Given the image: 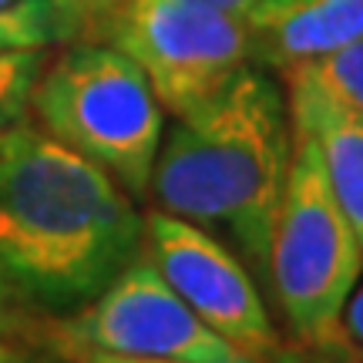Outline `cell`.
I'll list each match as a JSON object with an SVG mask.
<instances>
[{
  "instance_id": "30bf717a",
  "label": "cell",
  "mask_w": 363,
  "mask_h": 363,
  "mask_svg": "<svg viewBox=\"0 0 363 363\" xmlns=\"http://www.w3.org/2000/svg\"><path fill=\"white\" fill-rule=\"evenodd\" d=\"M88 17L61 0H11L0 7V54L48 51L57 40L81 38Z\"/></svg>"
},
{
  "instance_id": "4fadbf2b",
  "label": "cell",
  "mask_w": 363,
  "mask_h": 363,
  "mask_svg": "<svg viewBox=\"0 0 363 363\" xmlns=\"http://www.w3.org/2000/svg\"><path fill=\"white\" fill-rule=\"evenodd\" d=\"M24 293L4 276L0 269V337H24V333H38V326L30 323Z\"/></svg>"
},
{
  "instance_id": "52a82bcc",
  "label": "cell",
  "mask_w": 363,
  "mask_h": 363,
  "mask_svg": "<svg viewBox=\"0 0 363 363\" xmlns=\"http://www.w3.org/2000/svg\"><path fill=\"white\" fill-rule=\"evenodd\" d=\"M142 249L208 330L229 340L252 363H276L283 357V343L256 279L206 225L155 208L145 216Z\"/></svg>"
},
{
  "instance_id": "ba28073f",
  "label": "cell",
  "mask_w": 363,
  "mask_h": 363,
  "mask_svg": "<svg viewBox=\"0 0 363 363\" xmlns=\"http://www.w3.org/2000/svg\"><path fill=\"white\" fill-rule=\"evenodd\" d=\"M283 74L289 88L286 98L289 125L293 131L313 138L333 199L350 219L363 246V115L337 104L299 71H283Z\"/></svg>"
},
{
  "instance_id": "e0dca14e",
  "label": "cell",
  "mask_w": 363,
  "mask_h": 363,
  "mask_svg": "<svg viewBox=\"0 0 363 363\" xmlns=\"http://www.w3.org/2000/svg\"><path fill=\"white\" fill-rule=\"evenodd\" d=\"M74 363H175V360H155V357H128V353H84Z\"/></svg>"
},
{
  "instance_id": "277c9868",
  "label": "cell",
  "mask_w": 363,
  "mask_h": 363,
  "mask_svg": "<svg viewBox=\"0 0 363 363\" xmlns=\"http://www.w3.org/2000/svg\"><path fill=\"white\" fill-rule=\"evenodd\" d=\"M266 272L293 337L320 350L337 347L340 316L363 272V246L333 199L316 145L299 131H293Z\"/></svg>"
},
{
  "instance_id": "7c38bea8",
  "label": "cell",
  "mask_w": 363,
  "mask_h": 363,
  "mask_svg": "<svg viewBox=\"0 0 363 363\" xmlns=\"http://www.w3.org/2000/svg\"><path fill=\"white\" fill-rule=\"evenodd\" d=\"M48 65V51H7L0 54V131L24 121L30 94L40 71Z\"/></svg>"
},
{
  "instance_id": "9a60e30c",
  "label": "cell",
  "mask_w": 363,
  "mask_h": 363,
  "mask_svg": "<svg viewBox=\"0 0 363 363\" xmlns=\"http://www.w3.org/2000/svg\"><path fill=\"white\" fill-rule=\"evenodd\" d=\"M0 363H54V360L24 347V343H17V337H0Z\"/></svg>"
},
{
  "instance_id": "8fae6325",
  "label": "cell",
  "mask_w": 363,
  "mask_h": 363,
  "mask_svg": "<svg viewBox=\"0 0 363 363\" xmlns=\"http://www.w3.org/2000/svg\"><path fill=\"white\" fill-rule=\"evenodd\" d=\"M286 71H299L303 78L313 81L337 104L363 115V38L350 40V44H343L337 51L323 54V57L286 67Z\"/></svg>"
},
{
  "instance_id": "d6986e66",
  "label": "cell",
  "mask_w": 363,
  "mask_h": 363,
  "mask_svg": "<svg viewBox=\"0 0 363 363\" xmlns=\"http://www.w3.org/2000/svg\"><path fill=\"white\" fill-rule=\"evenodd\" d=\"M289 4H299V0H266L259 11H272V7H289Z\"/></svg>"
},
{
  "instance_id": "5bb4252c",
  "label": "cell",
  "mask_w": 363,
  "mask_h": 363,
  "mask_svg": "<svg viewBox=\"0 0 363 363\" xmlns=\"http://www.w3.org/2000/svg\"><path fill=\"white\" fill-rule=\"evenodd\" d=\"M337 347L350 350V357L357 363H363V283L357 286L343 306V316H340V337Z\"/></svg>"
},
{
  "instance_id": "2e32d148",
  "label": "cell",
  "mask_w": 363,
  "mask_h": 363,
  "mask_svg": "<svg viewBox=\"0 0 363 363\" xmlns=\"http://www.w3.org/2000/svg\"><path fill=\"white\" fill-rule=\"evenodd\" d=\"M192 4H202V7H212V11H222V13H233V17H242V21H252L266 0H192Z\"/></svg>"
},
{
  "instance_id": "ac0fdd59",
  "label": "cell",
  "mask_w": 363,
  "mask_h": 363,
  "mask_svg": "<svg viewBox=\"0 0 363 363\" xmlns=\"http://www.w3.org/2000/svg\"><path fill=\"white\" fill-rule=\"evenodd\" d=\"M61 4H67L71 11H78V13H84L88 17V24H91V17H94V11L101 7L104 0H61Z\"/></svg>"
},
{
  "instance_id": "44dd1931",
  "label": "cell",
  "mask_w": 363,
  "mask_h": 363,
  "mask_svg": "<svg viewBox=\"0 0 363 363\" xmlns=\"http://www.w3.org/2000/svg\"><path fill=\"white\" fill-rule=\"evenodd\" d=\"M104 4H111V0H104Z\"/></svg>"
},
{
  "instance_id": "9c48e42d",
  "label": "cell",
  "mask_w": 363,
  "mask_h": 363,
  "mask_svg": "<svg viewBox=\"0 0 363 363\" xmlns=\"http://www.w3.org/2000/svg\"><path fill=\"white\" fill-rule=\"evenodd\" d=\"M249 24L252 61L286 71L363 38V0H299L259 11Z\"/></svg>"
},
{
  "instance_id": "8992f818",
  "label": "cell",
  "mask_w": 363,
  "mask_h": 363,
  "mask_svg": "<svg viewBox=\"0 0 363 363\" xmlns=\"http://www.w3.org/2000/svg\"><path fill=\"white\" fill-rule=\"evenodd\" d=\"M38 333L71 363L94 350L175 363H252L195 316L148 256H135L78 310L38 323Z\"/></svg>"
},
{
  "instance_id": "5b68a950",
  "label": "cell",
  "mask_w": 363,
  "mask_h": 363,
  "mask_svg": "<svg viewBox=\"0 0 363 363\" xmlns=\"http://www.w3.org/2000/svg\"><path fill=\"white\" fill-rule=\"evenodd\" d=\"M88 30L128 54L175 118L212 101L252 65V24L192 0H111Z\"/></svg>"
},
{
  "instance_id": "6da1fadb",
  "label": "cell",
  "mask_w": 363,
  "mask_h": 363,
  "mask_svg": "<svg viewBox=\"0 0 363 363\" xmlns=\"http://www.w3.org/2000/svg\"><path fill=\"white\" fill-rule=\"evenodd\" d=\"M142 242L145 219L104 169L40 125L0 131V269L30 306L78 310Z\"/></svg>"
},
{
  "instance_id": "ffe728a7",
  "label": "cell",
  "mask_w": 363,
  "mask_h": 363,
  "mask_svg": "<svg viewBox=\"0 0 363 363\" xmlns=\"http://www.w3.org/2000/svg\"><path fill=\"white\" fill-rule=\"evenodd\" d=\"M4 4H11V0H0V7H4Z\"/></svg>"
},
{
  "instance_id": "7a4b0ae2",
  "label": "cell",
  "mask_w": 363,
  "mask_h": 363,
  "mask_svg": "<svg viewBox=\"0 0 363 363\" xmlns=\"http://www.w3.org/2000/svg\"><path fill=\"white\" fill-rule=\"evenodd\" d=\"M289 158L293 125L283 91L259 65H246L212 101L175 118L158 148L148 195L179 219L225 229L266 272Z\"/></svg>"
},
{
  "instance_id": "3957f363",
  "label": "cell",
  "mask_w": 363,
  "mask_h": 363,
  "mask_svg": "<svg viewBox=\"0 0 363 363\" xmlns=\"http://www.w3.org/2000/svg\"><path fill=\"white\" fill-rule=\"evenodd\" d=\"M30 111L48 135L104 169L131 199L148 195L165 108L145 71L115 44L81 40L48 61Z\"/></svg>"
}]
</instances>
